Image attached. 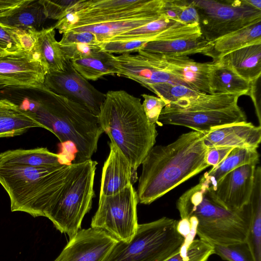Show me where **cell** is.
<instances>
[{
    "instance_id": "cell-42",
    "label": "cell",
    "mask_w": 261,
    "mask_h": 261,
    "mask_svg": "<svg viewBox=\"0 0 261 261\" xmlns=\"http://www.w3.org/2000/svg\"><path fill=\"white\" fill-rule=\"evenodd\" d=\"M11 31L16 36L23 51L30 52L33 50L36 42V32L37 31L23 30Z\"/></svg>"
},
{
    "instance_id": "cell-35",
    "label": "cell",
    "mask_w": 261,
    "mask_h": 261,
    "mask_svg": "<svg viewBox=\"0 0 261 261\" xmlns=\"http://www.w3.org/2000/svg\"><path fill=\"white\" fill-rule=\"evenodd\" d=\"M148 42L146 40L106 41L99 43L101 51L121 55L138 52Z\"/></svg>"
},
{
    "instance_id": "cell-9",
    "label": "cell",
    "mask_w": 261,
    "mask_h": 261,
    "mask_svg": "<svg viewBox=\"0 0 261 261\" xmlns=\"http://www.w3.org/2000/svg\"><path fill=\"white\" fill-rule=\"evenodd\" d=\"M164 0H79L54 26L60 33L73 29L162 15Z\"/></svg>"
},
{
    "instance_id": "cell-28",
    "label": "cell",
    "mask_w": 261,
    "mask_h": 261,
    "mask_svg": "<svg viewBox=\"0 0 261 261\" xmlns=\"http://www.w3.org/2000/svg\"><path fill=\"white\" fill-rule=\"evenodd\" d=\"M55 34L54 27L36 32V42L33 50L38 54L48 73L64 70L67 61L56 39Z\"/></svg>"
},
{
    "instance_id": "cell-30",
    "label": "cell",
    "mask_w": 261,
    "mask_h": 261,
    "mask_svg": "<svg viewBox=\"0 0 261 261\" xmlns=\"http://www.w3.org/2000/svg\"><path fill=\"white\" fill-rule=\"evenodd\" d=\"M113 54L98 52L89 57L70 60L74 69L87 80L96 81L107 75H114L117 70L114 65Z\"/></svg>"
},
{
    "instance_id": "cell-22",
    "label": "cell",
    "mask_w": 261,
    "mask_h": 261,
    "mask_svg": "<svg viewBox=\"0 0 261 261\" xmlns=\"http://www.w3.org/2000/svg\"><path fill=\"white\" fill-rule=\"evenodd\" d=\"M35 127L45 129L31 113L0 97V138L19 136Z\"/></svg>"
},
{
    "instance_id": "cell-13",
    "label": "cell",
    "mask_w": 261,
    "mask_h": 261,
    "mask_svg": "<svg viewBox=\"0 0 261 261\" xmlns=\"http://www.w3.org/2000/svg\"><path fill=\"white\" fill-rule=\"evenodd\" d=\"M47 73L33 50L0 57V84L6 87H40Z\"/></svg>"
},
{
    "instance_id": "cell-32",
    "label": "cell",
    "mask_w": 261,
    "mask_h": 261,
    "mask_svg": "<svg viewBox=\"0 0 261 261\" xmlns=\"http://www.w3.org/2000/svg\"><path fill=\"white\" fill-rule=\"evenodd\" d=\"M213 254V246L205 241H185L179 252L165 261H206Z\"/></svg>"
},
{
    "instance_id": "cell-40",
    "label": "cell",
    "mask_w": 261,
    "mask_h": 261,
    "mask_svg": "<svg viewBox=\"0 0 261 261\" xmlns=\"http://www.w3.org/2000/svg\"><path fill=\"white\" fill-rule=\"evenodd\" d=\"M47 18L60 20L63 17L67 8L74 1H51L41 0Z\"/></svg>"
},
{
    "instance_id": "cell-6",
    "label": "cell",
    "mask_w": 261,
    "mask_h": 261,
    "mask_svg": "<svg viewBox=\"0 0 261 261\" xmlns=\"http://www.w3.org/2000/svg\"><path fill=\"white\" fill-rule=\"evenodd\" d=\"M240 96L200 92L189 100L167 105L160 115V125L183 126L202 133L225 125L246 122V115L238 103Z\"/></svg>"
},
{
    "instance_id": "cell-18",
    "label": "cell",
    "mask_w": 261,
    "mask_h": 261,
    "mask_svg": "<svg viewBox=\"0 0 261 261\" xmlns=\"http://www.w3.org/2000/svg\"><path fill=\"white\" fill-rule=\"evenodd\" d=\"M47 19L41 0H0V26L38 31Z\"/></svg>"
},
{
    "instance_id": "cell-44",
    "label": "cell",
    "mask_w": 261,
    "mask_h": 261,
    "mask_svg": "<svg viewBox=\"0 0 261 261\" xmlns=\"http://www.w3.org/2000/svg\"><path fill=\"white\" fill-rule=\"evenodd\" d=\"M7 56L6 54L1 48H0V57Z\"/></svg>"
},
{
    "instance_id": "cell-4",
    "label": "cell",
    "mask_w": 261,
    "mask_h": 261,
    "mask_svg": "<svg viewBox=\"0 0 261 261\" xmlns=\"http://www.w3.org/2000/svg\"><path fill=\"white\" fill-rule=\"evenodd\" d=\"M176 205L181 219H187L195 228L199 239L221 245L246 241L249 223L247 204L239 211L225 209L205 182L199 181L186 191Z\"/></svg>"
},
{
    "instance_id": "cell-31",
    "label": "cell",
    "mask_w": 261,
    "mask_h": 261,
    "mask_svg": "<svg viewBox=\"0 0 261 261\" xmlns=\"http://www.w3.org/2000/svg\"><path fill=\"white\" fill-rule=\"evenodd\" d=\"M162 15L185 24L198 22L197 11L193 1L164 0Z\"/></svg>"
},
{
    "instance_id": "cell-2",
    "label": "cell",
    "mask_w": 261,
    "mask_h": 261,
    "mask_svg": "<svg viewBox=\"0 0 261 261\" xmlns=\"http://www.w3.org/2000/svg\"><path fill=\"white\" fill-rule=\"evenodd\" d=\"M202 133L181 134L166 145H155L141 165L136 191L138 203L150 204L209 167Z\"/></svg>"
},
{
    "instance_id": "cell-1",
    "label": "cell",
    "mask_w": 261,
    "mask_h": 261,
    "mask_svg": "<svg viewBox=\"0 0 261 261\" xmlns=\"http://www.w3.org/2000/svg\"><path fill=\"white\" fill-rule=\"evenodd\" d=\"M0 97L31 113L62 144L75 150L74 163L91 160L103 133L97 116L84 106L58 95L44 85L38 87H5Z\"/></svg>"
},
{
    "instance_id": "cell-16",
    "label": "cell",
    "mask_w": 261,
    "mask_h": 261,
    "mask_svg": "<svg viewBox=\"0 0 261 261\" xmlns=\"http://www.w3.org/2000/svg\"><path fill=\"white\" fill-rule=\"evenodd\" d=\"M255 168L252 164L240 166L224 175L215 186H209L214 198L227 210H242L251 196Z\"/></svg>"
},
{
    "instance_id": "cell-17",
    "label": "cell",
    "mask_w": 261,
    "mask_h": 261,
    "mask_svg": "<svg viewBox=\"0 0 261 261\" xmlns=\"http://www.w3.org/2000/svg\"><path fill=\"white\" fill-rule=\"evenodd\" d=\"M117 75L133 80L149 90L159 83L188 85L177 77L153 65L139 50L136 55H121L114 57Z\"/></svg>"
},
{
    "instance_id": "cell-5",
    "label": "cell",
    "mask_w": 261,
    "mask_h": 261,
    "mask_svg": "<svg viewBox=\"0 0 261 261\" xmlns=\"http://www.w3.org/2000/svg\"><path fill=\"white\" fill-rule=\"evenodd\" d=\"M71 165L35 167L0 164V184L9 197L11 211L45 217L57 199Z\"/></svg>"
},
{
    "instance_id": "cell-45",
    "label": "cell",
    "mask_w": 261,
    "mask_h": 261,
    "mask_svg": "<svg viewBox=\"0 0 261 261\" xmlns=\"http://www.w3.org/2000/svg\"><path fill=\"white\" fill-rule=\"evenodd\" d=\"M5 87H5L4 85H2V84H0V91H1V90L3 89L4 88H5Z\"/></svg>"
},
{
    "instance_id": "cell-33",
    "label": "cell",
    "mask_w": 261,
    "mask_h": 261,
    "mask_svg": "<svg viewBox=\"0 0 261 261\" xmlns=\"http://www.w3.org/2000/svg\"><path fill=\"white\" fill-rule=\"evenodd\" d=\"M149 90L163 100L166 105L190 99L200 92L188 87L168 83H159L151 86Z\"/></svg>"
},
{
    "instance_id": "cell-37",
    "label": "cell",
    "mask_w": 261,
    "mask_h": 261,
    "mask_svg": "<svg viewBox=\"0 0 261 261\" xmlns=\"http://www.w3.org/2000/svg\"><path fill=\"white\" fill-rule=\"evenodd\" d=\"M143 108L148 121L151 124L160 125L159 118L163 108L167 105L161 98L143 94Z\"/></svg>"
},
{
    "instance_id": "cell-10",
    "label": "cell",
    "mask_w": 261,
    "mask_h": 261,
    "mask_svg": "<svg viewBox=\"0 0 261 261\" xmlns=\"http://www.w3.org/2000/svg\"><path fill=\"white\" fill-rule=\"evenodd\" d=\"M201 35L209 42L261 19L246 0H194Z\"/></svg>"
},
{
    "instance_id": "cell-7",
    "label": "cell",
    "mask_w": 261,
    "mask_h": 261,
    "mask_svg": "<svg viewBox=\"0 0 261 261\" xmlns=\"http://www.w3.org/2000/svg\"><path fill=\"white\" fill-rule=\"evenodd\" d=\"M97 165L92 159L71 163L57 199L45 215L57 230L69 239L81 229L85 216L91 208Z\"/></svg>"
},
{
    "instance_id": "cell-43",
    "label": "cell",
    "mask_w": 261,
    "mask_h": 261,
    "mask_svg": "<svg viewBox=\"0 0 261 261\" xmlns=\"http://www.w3.org/2000/svg\"><path fill=\"white\" fill-rule=\"evenodd\" d=\"M246 2L252 7L261 10V0H246Z\"/></svg>"
},
{
    "instance_id": "cell-15",
    "label": "cell",
    "mask_w": 261,
    "mask_h": 261,
    "mask_svg": "<svg viewBox=\"0 0 261 261\" xmlns=\"http://www.w3.org/2000/svg\"><path fill=\"white\" fill-rule=\"evenodd\" d=\"M155 67L177 77L192 89L210 94L208 74L213 62L201 63L187 56L167 55L140 50Z\"/></svg>"
},
{
    "instance_id": "cell-34",
    "label": "cell",
    "mask_w": 261,
    "mask_h": 261,
    "mask_svg": "<svg viewBox=\"0 0 261 261\" xmlns=\"http://www.w3.org/2000/svg\"><path fill=\"white\" fill-rule=\"evenodd\" d=\"M211 245L213 247L214 254L219 255L224 260L255 261L245 241L225 245Z\"/></svg>"
},
{
    "instance_id": "cell-21",
    "label": "cell",
    "mask_w": 261,
    "mask_h": 261,
    "mask_svg": "<svg viewBox=\"0 0 261 261\" xmlns=\"http://www.w3.org/2000/svg\"><path fill=\"white\" fill-rule=\"evenodd\" d=\"M216 61L224 64L244 80L252 82L261 75V42L229 52Z\"/></svg>"
},
{
    "instance_id": "cell-25",
    "label": "cell",
    "mask_w": 261,
    "mask_h": 261,
    "mask_svg": "<svg viewBox=\"0 0 261 261\" xmlns=\"http://www.w3.org/2000/svg\"><path fill=\"white\" fill-rule=\"evenodd\" d=\"M208 86L211 94L249 96L252 84L241 77L224 64L213 61L208 74Z\"/></svg>"
},
{
    "instance_id": "cell-38",
    "label": "cell",
    "mask_w": 261,
    "mask_h": 261,
    "mask_svg": "<svg viewBox=\"0 0 261 261\" xmlns=\"http://www.w3.org/2000/svg\"><path fill=\"white\" fill-rule=\"evenodd\" d=\"M59 43L60 45L62 46L72 43L98 44L100 42L93 33L88 31H69L63 33Z\"/></svg>"
},
{
    "instance_id": "cell-24",
    "label": "cell",
    "mask_w": 261,
    "mask_h": 261,
    "mask_svg": "<svg viewBox=\"0 0 261 261\" xmlns=\"http://www.w3.org/2000/svg\"><path fill=\"white\" fill-rule=\"evenodd\" d=\"M0 164L35 167L70 164L66 156L50 151L45 147L8 150L0 153Z\"/></svg>"
},
{
    "instance_id": "cell-8",
    "label": "cell",
    "mask_w": 261,
    "mask_h": 261,
    "mask_svg": "<svg viewBox=\"0 0 261 261\" xmlns=\"http://www.w3.org/2000/svg\"><path fill=\"white\" fill-rule=\"evenodd\" d=\"M178 221L166 217L139 224L128 242H118L106 261H165L179 252L185 238Z\"/></svg>"
},
{
    "instance_id": "cell-39",
    "label": "cell",
    "mask_w": 261,
    "mask_h": 261,
    "mask_svg": "<svg viewBox=\"0 0 261 261\" xmlns=\"http://www.w3.org/2000/svg\"><path fill=\"white\" fill-rule=\"evenodd\" d=\"M0 48L7 55H17L23 51L15 35L0 26Z\"/></svg>"
},
{
    "instance_id": "cell-23",
    "label": "cell",
    "mask_w": 261,
    "mask_h": 261,
    "mask_svg": "<svg viewBox=\"0 0 261 261\" xmlns=\"http://www.w3.org/2000/svg\"><path fill=\"white\" fill-rule=\"evenodd\" d=\"M260 42L261 19L211 42V48L204 55L211 57L213 61H216L229 52Z\"/></svg>"
},
{
    "instance_id": "cell-3",
    "label": "cell",
    "mask_w": 261,
    "mask_h": 261,
    "mask_svg": "<svg viewBox=\"0 0 261 261\" xmlns=\"http://www.w3.org/2000/svg\"><path fill=\"white\" fill-rule=\"evenodd\" d=\"M97 118L103 132L114 140L137 172L158 136L156 125L148 121L141 99L124 90L109 91Z\"/></svg>"
},
{
    "instance_id": "cell-11",
    "label": "cell",
    "mask_w": 261,
    "mask_h": 261,
    "mask_svg": "<svg viewBox=\"0 0 261 261\" xmlns=\"http://www.w3.org/2000/svg\"><path fill=\"white\" fill-rule=\"evenodd\" d=\"M136 191L130 185L119 192L99 197L91 227L105 231L119 242H128L138 227Z\"/></svg>"
},
{
    "instance_id": "cell-12",
    "label": "cell",
    "mask_w": 261,
    "mask_h": 261,
    "mask_svg": "<svg viewBox=\"0 0 261 261\" xmlns=\"http://www.w3.org/2000/svg\"><path fill=\"white\" fill-rule=\"evenodd\" d=\"M44 86L52 92L81 104L98 116L106 94L82 76L67 60L64 70L48 73Z\"/></svg>"
},
{
    "instance_id": "cell-27",
    "label": "cell",
    "mask_w": 261,
    "mask_h": 261,
    "mask_svg": "<svg viewBox=\"0 0 261 261\" xmlns=\"http://www.w3.org/2000/svg\"><path fill=\"white\" fill-rule=\"evenodd\" d=\"M249 223L245 242L255 261H261V168L256 167L254 184L247 204Z\"/></svg>"
},
{
    "instance_id": "cell-26",
    "label": "cell",
    "mask_w": 261,
    "mask_h": 261,
    "mask_svg": "<svg viewBox=\"0 0 261 261\" xmlns=\"http://www.w3.org/2000/svg\"><path fill=\"white\" fill-rule=\"evenodd\" d=\"M211 47L201 33L169 40L148 42L141 50L154 54L187 56L204 54Z\"/></svg>"
},
{
    "instance_id": "cell-20",
    "label": "cell",
    "mask_w": 261,
    "mask_h": 261,
    "mask_svg": "<svg viewBox=\"0 0 261 261\" xmlns=\"http://www.w3.org/2000/svg\"><path fill=\"white\" fill-rule=\"evenodd\" d=\"M202 133L207 148L257 149L261 141V126L247 121L225 125Z\"/></svg>"
},
{
    "instance_id": "cell-41",
    "label": "cell",
    "mask_w": 261,
    "mask_h": 261,
    "mask_svg": "<svg viewBox=\"0 0 261 261\" xmlns=\"http://www.w3.org/2000/svg\"><path fill=\"white\" fill-rule=\"evenodd\" d=\"M233 148L215 147L208 148L206 153V162L210 166L215 168L219 165Z\"/></svg>"
},
{
    "instance_id": "cell-36",
    "label": "cell",
    "mask_w": 261,
    "mask_h": 261,
    "mask_svg": "<svg viewBox=\"0 0 261 261\" xmlns=\"http://www.w3.org/2000/svg\"><path fill=\"white\" fill-rule=\"evenodd\" d=\"M60 47L64 57L69 61L85 58L101 51L99 44L72 43Z\"/></svg>"
},
{
    "instance_id": "cell-14",
    "label": "cell",
    "mask_w": 261,
    "mask_h": 261,
    "mask_svg": "<svg viewBox=\"0 0 261 261\" xmlns=\"http://www.w3.org/2000/svg\"><path fill=\"white\" fill-rule=\"evenodd\" d=\"M118 242L102 230L81 229L53 261H106Z\"/></svg>"
},
{
    "instance_id": "cell-19",
    "label": "cell",
    "mask_w": 261,
    "mask_h": 261,
    "mask_svg": "<svg viewBox=\"0 0 261 261\" xmlns=\"http://www.w3.org/2000/svg\"><path fill=\"white\" fill-rule=\"evenodd\" d=\"M110 152L102 170L99 197L116 194L138 179L128 160L114 140L109 138Z\"/></svg>"
},
{
    "instance_id": "cell-29",
    "label": "cell",
    "mask_w": 261,
    "mask_h": 261,
    "mask_svg": "<svg viewBox=\"0 0 261 261\" xmlns=\"http://www.w3.org/2000/svg\"><path fill=\"white\" fill-rule=\"evenodd\" d=\"M259 159L257 149L233 148L219 165L205 172L199 181L214 187L224 175L234 169L247 164L256 165Z\"/></svg>"
}]
</instances>
